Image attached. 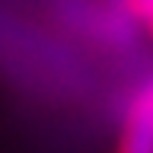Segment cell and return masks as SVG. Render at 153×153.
<instances>
[{
  "instance_id": "cell-1",
  "label": "cell",
  "mask_w": 153,
  "mask_h": 153,
  "mask_svg": "<svg viewBox=\"0 0 153 153\" xmlns=\"http://www.w3.org/2000/svg\"><path fill=\"white\" fill-rule=\"evenodd\" d=\"M118 153H153V99L143 89L131 99L128 112H124Z\"/></svg>"
},
{
  "instance_id": "cell-2",
  "label": "cell",
  "mask_w": 153,
  "mask_h": 153,
  "mask_svg": "<svg viewBox=\"0 0 153 153\" xmlns=\"http://www.w3.org/2000/svg\"><path fill=\"white\" fill-rule=\"evenodd\" d=\"M143 93H147V96H150V99H153V76H150V83L143 86Z\"/></svg>"
}]
</instances>
